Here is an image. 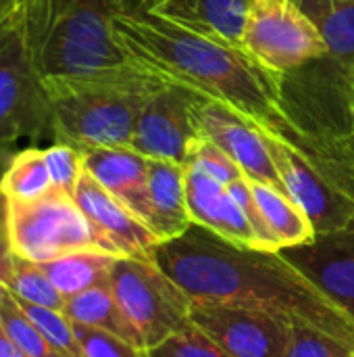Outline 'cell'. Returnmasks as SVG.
<instances>
[{"mask_svg":"<svg viewBox=\"0 0 354 357\" xmlns=\"http://www.w3.org/2000/svg\"><path fill=\"white\" fill-rule=\"evenodd\" d=\"M317 27L328 61L336 67L354 65V0H292Z\"/></svg>","mask_w":354,"mask_h":357,"instance_id":"cell-19","label":"cell"},{"mask_svg":"<svg viewBox=\"0 0 354 357\" xmlns=\"http://www.w3.org/2000/svg\"><path fill=\"white\" fill-rule=\"evenodd\" d=\"M0 201H2V195H0Z\"/></svg>","mask_w":354,"mask_h":357,"instance_id":"cell-38","label":"cell"},{"mask_svg":"<svg viewBox=\"0 0 354 357\" xmlns=\"http://www.w3.org/2000/svg\"><path fill=\"white\" fill-rule=\"evenodd\" d=\"M10 266H13V253L8 247V238H6V228H4V211H2V201H0V295L6 289V280L10 274Z\"/></svg>","mask_w":354,"mask_h":357,"instance_id":"cell-33","label":"cell"},{"mask_svg":"<svg viewBox=\"0 0 354 357\" xmlns=\"http://www.w3.org/2000/svg\"><path fill=\"white\" fill-rule=\"evenodd\" d=\"M150 230L163 241L184 234L194 222L186 199V165L169 159L148 161Z\"/></svg>","mask_w":354,"mask_h":357,"instance_id":"cell-18","label":"cell"},{"mask_svg":"<svg viewBox=\"0 0 354 357\" xmlns=\"http://www.w3.org/2000/svg\"><path fill=\"white\" fill-rule=\"evenodd\" d=\"M0 357H27L4 333L0 335Z\"/></svg>","mask_w":354,"mask_h":357,"instance_id":"cell-35","label":"cell"},{"mask_svg":"<svg viewBox=\"0 0 354 357\" xmlns=\"http://www.w3.org/2000/svg\"><path fill=\"white\" fill-rule=\"evenodd\" d=\"M188 165L200 169L202 174L215 178L217 182H221L225 186L244 178V172L238 167V163L225 151H221L215 142H211L204 136L192 146Z\"/></svg>","mask_w":354,"mask_h":357,"instance_id":"cell-30","label":"cell"},{"mask_svg":"<svg viewBox=\"0 0 354 357\" xmlns=\"http://www.w3.org/2000/svg\"><path fill=\"white\" fill-rule=\"evenodd\" d=\"M286 357H354V347L313 326L292 324Z\"/></svg>","mask_w":354,"mask_h":357,"instance_id":"cell-27","label":"cell"},{"mask_svg":"<svg viewBox=\"0 0 354 357\" xmlns=\"http://www.w3.org/2000/svg\"><path fill=\"white\" fill-rule=\"evenodd\" d=\"M2 211L10 253L21 259L44 264L83 249L119 255L92 226L73 195L56 186L31 201H10L2 197Z\"/></svg>","mask_w":354,"mask_h":357,"instance_id":"cell-5","label":"cell"},{"mask_svg":"<svg viewBox=\"0 0 354 357\" xmlns=\"http://www.w3.org/2000/svg\"><path fill=\"white\" fill-rule=\"evenodd\" d=\"M15 301L21 305L25 316L35 324V328L46 337V341L56 351H61L67 357H81L79 343H77V337L73 331V322L67 318L65 312L50 310L44 305H33V303L21 301V299H15Z\"/></svg>","mask_w":354,"mask_h":357,"instance_id":"cell-26","label":"cell"},{"mask_svg":"<svg viewBox=\"0 0 354 357\" xmlns=\"http://www.w3.org/2000/svg\"><path fill=\"white\" fill-rule=\"evenodd\" d=\"M52 123V142H65L77 151L127 146L148 98L163 79L140 65L86 75L54 77L42 82Z\"/></svg>","mask_w":354,"mask_h":357,"instance_id":"cell-3","label":"cell"},{"mask_svg":"<svg viewBox=\"0 0 354 357\" xmlns=\"http://www.w3.org/2000/svg\"><path fill=\"white\" fill-rule=\"evenodd\" d=\"M198 92L163 79L140 113L129 149L148 159H169L188 165L192 146L202 138Z\"/></svg>","mask_w":354,"mask_h":357,"instance_id":"cell-9","label":"cell"},{"mask_svg":"<svg viewBox=\"0 0 354 357\" xmlns=\"http://www.w3.org/2000/svg\"><path fill=\"white\" fill-rule=\"evenodd\" d=\"M0 322L2 333L27 357H67L46 341L8 291L0 295Z\"/></svg>","mask_w":354,"mask_h":357,"instance_id":"cell-25","label":"cell"},{"mask_svg":"<svg viewBox=\"0 0 354 357\" xmlns=\"http://www.w3.org/2000/svg\"><path fill=\"white\" fill-rule=\"evenodd\" d=\"M108 284L144 349H152L192 326L190 295L152 259L117 257Z\"/></svg>","mask_w":354,"mask_h":357,"instance_id":"cell-6","label":"cell"},{"mask_svg":"<svg viewBox=\"0 0 354 357\" xmlns=\"http://www.w3.org/2000/svg\"><path fill=\"white\" fill-rule=\"evenodd\" d=\"M52 188L44 149L27 146L17 151L0 176V195L10 201H31Z\"/></svg>","mask_w":354,"mask_h":357,"instance_id":"cell-23","label":"cell"},{"mask_svg":"<svg viewBox=\"0 0 354 357\" xmlns=\"http://www.w3.org/2000/svg\"><path fill=\"white\" fill-rule=\"evenodd\" d=\"M83 169L150 228L148 157L127 146L83 151Z\"/></svg>","mask_w":354,"mask_h":357,"instance_id":"cell-15","label":"cell"},{"mask_svg":"<svg viewBox=\"0 0 354 357\" xmlns=\"http://www.w3.org/2000/svg\"><path fill=\"white\" fill-rule=\"evenodd\" d=\"M242 46L282 77L328 56L317 27L292 0H252Z\"/></svg>","mask_w":354,"mask_h":357,"instance_id":"cell-8","label":"cell"},{"mask_svg":"<svg viewBox=\"0 0 354 357\" xmlns=\"http://www.w3.org/2000/svg\"><path fill=\"white\" fill-rule=\"evenodd\" d=\"M252 0H165L154 13L173 23L244 50L242 36Z\"/></svg>","mask_w":354,"mask_h":357,"instance_id":"cell-17","label":"cell"},{"mask_svg":"<svg viewBox=\"0 0 354 357\" xmlns=\"http://www.w3.org/2000/svg\"><path fill=\"white\" fill-rule=\"evenodd\" d=\"M115 0H19V31L40 79L127 65L113 36Z\"/></svg>","mask_w":354,"mask_h":357,"instance_id":"cell-4","label":"cell"},{"mask_svg":"<svg viewBox=\"0 0 354 357\" xmlns=\"http://www.w3.org/2000/svg\"><path fill=\"white\" fill-rule=\"evenodd\" d=\"M73 199L92 226L119 251V255L152 259L161 241L136 213L104 190L86 169L75 186Z\"/></svg>","mask_w":354,"mask_h":357,"instance_id":"cell-14","label":"cell"},{"mask_svg":"<svg viewBox=\"0 0 354 357\" xmlns=\"http://www.w3.org/2000/svg\"><path fill=\"white\" fill-rule=\"evenodd\" d=\"M44 136L52 138L50 107L17 21L0 46V169H6L21 140Z\"/></svg>","mask_w":354,"mask_h":357,"instance_id":"cell-7","label":"cell"},{"mask_svg":"<svg viewBox=\"0 0 354 357\" xmlns=\"http://www.w3.org/2000/svg\"><path fill=\"white\" fill-rule=\"evenodd\" d=\"M282 255L354 320V218L346 228L315 234L307 245L282 249Z\"/></svg>","mask_w":354,"mask_h":357,"instance_id":"cell-12","label":"cell"},{"mask_svg":"<svg viewBox=\"0 0 354 357\" xmlns=\"http://www.w3.org/2000/svg\"><path fill=\"white\" fill-rule=\"evenodd\" d=\"M265 142L275 161L286 195L307 213L315 234H332L346 228L354 218L353 197L334 186L309 159L286 142L269 134H265Z\"/></svg>","mask_w":354,"mask_h":357,"instance_id":"cell-11","label":"cell"},{"mask_svg":"<svg viewBox=\"0 0 354 357\" xmlns=\"http://www.w3.org/2000/svg\"><path fill=\"white\" fill-rule=\"evenodd\" d=\"M0 335H2V322H0Z\"/></svg>","mask_w":354,"mask_h":357,"instance_id":"cell-37","label":"cell"},{"mask_svg":"<svg viewBox=\"0 0 354 357\" xmlns=\"http://www.w3.org/2000/svg\"><path fill=\"white\" fill-rule=\"evenodd\" d=\"M73 331L79 343L81 357H142L144 349L127 343L125 339L86 324L73 322Z\"/></svg>","mask_w":354,"mask_h":357,"instance_id":"cell-29","label":"cell"},{"mask_svg":"<svg viewBox=\"0 0 354 357\" xmlns=\"http://www.w3.org/2000/svg\"><path fill=\"white\" fill-rule=\"evenodd\" d=\"M198 119L202 136L225 151L248 180L263 182L286 192L275 161L267 149L265 134L257 126L213 100H204Z\"/></svg>","mask_w":354,"mask_h":357,"instance_id":"cell-13","label":"cell"},{"mask_svg":"<svg viewBox=\"0 0 354 357\" xmlns=\"http://www.w3.org/2000/svg\"><path fill=\"white\" fill-rule=\"evenodd\" d=\"M142 357H230L215 345L202 331L190 326L152 349H144Z\"/></svg>","mask_w":354,"mask_h":357,"instance_id":"cell-28","label":"cell"},{"mask_svg":"<svg viewBox=\"0 0 354 357\" xmlns=\"http://www.w3.org/2000/svg\"><path fill=\"white\" fill-rule=\"evenodd\" d=\"M152 261L192 301L263 310L292 324L313 326L354 347V320L315 287L282 251L242 247L192 224L159 243Z\"/></svg>","mask_w":354,"mask_h":357,"instance_id":"cell-2","label":"cell"},{"mask_svg":"<svg viewBox=\"0 0 354 357\" xmlns=\"http://www.w3.org/2000/svg\"><path fill=\"white\" fill-rule=\"evenodd\" d=\"M15 0H0V10H4V8H8L10 4H13Z\"/></svg>","mask_w":354,"mask_h":357,"instance_id":"cell-36","label":"cell"},{"mask_svg":"<svg viewBox=\"0 0 354 357\" xmlns=\"http://www.w3.org/2000/svg\"><path fill=\"white\" fill-rule=\"evenodd\" d=\"M248 182L267 226L280 243V249L307 245L315 238V228L311 220L286 192L263 182Z\"/></svg>","mask_w":354,"mask_h":357,"instance_id":"cell-21","label":"cell"},{"mask_svg":"<svg viewBox=\"0 0 354 357\" xmlns=\"http://www.w3.org/2000/svg\"><path fill=\"white\" fill-rule=\"evenodd\" d=\"M119 255L98 251V249H83L65 253L52 261L40 264L50 282L56 291L69 299L77 293H83L94 287H102L111 282V270Z\"/></svg>","mask_w":354,"mask_h":357,"instance_id":"cell-20","label":"cell"},{"mask_svg":"<svg viewBox=\"0 0 354 357\" xmlns=\"http://www.w3.org/2000/svg\"><path fill=\"white\" fill-rule=\"evenodd\" d=\"M186 199L194 224L223 236L230 243L259 249L257 236L246 215L242 213L225 184L217 182L215 178L202 174L192 165H186Z\"/></svg>","mask_w":354,"mask_h":357,"instance_id":"cell-16","label":"cell"},{"mask_svg":"<svg viewBox=\"0 0 354 357\" xmlns=\"http://www.w3.org/2000/svg\"><path fill=\"white\" fill-rule=\"evenodd\" d=\"M336 75H338V90L340 96L346 105L348 111V119H351V132H354V65L353 67H336Z\"/></svg>","mask_w":354,"mask_h":357,"instance_id":"cell-32","label":"cell"},{"mask_svg":"<svg viewBox=\"0 0 354 357\" xmlns=\"http://www.w3.org/2000/svg\"><path fill=\"white\" fill-rule=\"evenodd\" d=\"M46 165L52 178V186L73 195L75 186L83 174V155L71 144L65 142H52L44 149Z\"/></svg>","mask_w":354,"mask_h":357,"instance_id":"cell-31","label":"cell"},{"mask_svg":"<svg viewBox=\"0 0 354 357\" xmlns=\"http://www.w3.org/2000/svg\"><path fill=\"white\" fill-rule=\"evenodd\" d=\"M190 322L230 357H286L292 322L263 310L192 301Z\"/></svg>","mask_w":354,"mask_h":357,"instance_id":"cell-10","label":"cell"},{"mask_svg":"<svg viewBox=\"0 0 354 357\" xmlns=\"http://www.w3.org/2000/svg\"><path fill=\"white\" fill-rule=\"evenodd\" d=\"M63 312L67 314V318L71 322L108 331V333L125 339L127 343L144 349L138 331L131 326V322L121 312V307H119V303L111 291V284L94 287V289H88L83 293L69 297L65 301Z\"/></svg>","mask_w":354,"mask_h":357,"instance_id":"cell-22","label":"cell"},{"mask_svg":"<svg viewBox=\"0 0 354 357\" xmlns=\"http://www.w3.org/2000/svg\"><path fill=\"white\" fill-rule=\"evenodd\" d=\"M113 36L129 63L227 107L292 146L354 199V134L303 121L288 102L284 77L246 50L194 33L154 10L115 13Z\"/></svg>","mask_w":354,"mask_h":357,"instance_id":"cell-1","label":"cell"},{"mask_svg":"<svg viewBox=\"0 0 354 357\" xmlns=\"http://www.w3.org/2000/svg\"><path fill=\"white\" fill-rule=\"evenodd\" d=\"M6 289L15 299L33 303V305H44L50 310H65V297L56 291V287L50 282L46 272L42 270L40 264L21 259L13 255V266L10 274L6 280Z\"/></svg>","mask_w":354,"mask_h":357,"instance_id":"cell-24","label":"cell"},{"mask_svg":"<svg viewBox=\"0 0 354 357\" xmlns=\"http://www.w3.org/2000/svg\"><path fill=\"white\" fill-rule=\"evenodd\" d=\"M165 0H115L117 13H136V10H156Z\"/></svg>","mask_w":354,"mask_h":357,"instance_id":"cell-34","label":"cell"}]
</instances>
